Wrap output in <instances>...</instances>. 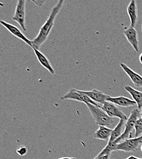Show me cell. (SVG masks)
I'll return each mask as SVG.
<instances>
[{
  "instance_id": "16",
  "label": "cell",
  "mask_w": 142,
  "mask_h": 159,
  "mask_svg": "<svg viewBox=\"0 0 142 159\" xmlns=\"http://www.w3.org/2000/svg\"><path fill=\"white\" fill-rule=\"evenodd\" d=\"M34 50V52L38 58V61L39 62V63L41 65L45 68L49 72H50V74H55V70L53 68V67L52 66V65L50 64V62H49V61L48 60V58L42 53L39 50H37L36 48H33Z\"/></svg>"
},
{
  "instance_id": "15",
  "label": "cell",
  "mask_w": 142,
  "mask_h": 159,
  "mask_svg": "<svg viewBox=\"0 0 142 159\" xmlns=\"http://www.w3.org/2000/svg\"><path fill=\"white\" fill-rule=\"evenodd\" d=\"M112 130H113L110 128L99 126V129L94 133L93 137L96 139H101L108 143L110 138Z\"/></svg>"
},
{
  "instance_id": "8",
  "label": "cell",
  "mask_w": 142,
  "mask_h": 159,
  "mask_svg": "<svg viewBox=\"0 0 142 159\" xmlns=\"http://www.w3.org/2000/svg\"><path fill=\"white\" fill-rule=\"evenodd\" d=\"M123 34L135 52H139L140 50L138 33L135 28L130 26L123 31Z\"/></svg>"
},
{
  "instance_id": "10",
  "label": "cell",
  "mask_w": 142,
  "mask_h": 159,
  "mask_svg": "<svg viewBox=\"0 0 142 159\" xmlns=\"http://www.w3.org/2000/svg\"><path fill=\"white\" fill-rule=\"evenodd\" d=\"M81 93L86 95L93 101L96 103H99L103 105L107 101L109 96L104 94L103 92L97 89H93L91 91H80Z\"/></svg>"
},
{
  "instance_id": "20",
  "label": "cell",
  "mask_w": 142,
  "mask_h": 159,
  "mask_svg": "<svg viewBox=\"0 0 142 159\" xmlns=\"http://www.w3.org/2000/svg\"><path fill=\"white\" fill-rule=\"evenodd\" d=\"M110 155H105L101 157H96L94 159H110Z\"/></svg>"
},
{
  "instance_id": "23",
  "label": "cell",
  "mask_w": 142,
  "mask_h": 159,
  "mask_svg": "<svg viewBox=\"0 0 142 159\" xmlns=\"http://www.w3.org/2000/svg\"><path fill=\"white\" fill-rule=\"evenodd\" d=\"M77 159L75 157H62V158H60V159Z\"/></svg>"
},
{
  "instance_id": "2",
  "label": "cell",
  "mask_w": 142,
  "mask_h": 159,
  "mask_svg": "<svg viewBox=\"0 0 142 159\" xmlns=\"http://www.w3.org/2000/svg\"><path fill=\"white\" fill-rule=\"evenodd\" d=\"M86 105L98 125L108 127L113 124L115 120L102 109L101 106H96L90 103H87Z\"/></svg>"
},
{
  "instance_id": "19",
  "label": "cell",
  "mask_w": 142,
  "mask_h": 159,
  "mask_svg": "<svg viewBox=\"0 0 142 159\" xmlns=\"http://www.w3.org/2000/svg\"><path fill=\"white\" fill-rule=\"evenodd\" d=\"M28 149L25 146H20L16 149V152L21 156H24L27 154Z\"/></svg>"
},
{
  "instance_id": "12",
  "label": "cell",
  "mask_w": 142,
  "mask_h": 159,
  "mask_svg": "<svg viewBox=\"0 0 142 159\" xmlns=\"http://www.w3.org/2000/svg\"><path fill=\"white\" fill-rule=\"evenodd\" d=\"M108 102H110L115 105H117L119 107H134L136 104L134 100H131L128 98H126L124 96H119V97H109L107 99Z\"/></svg>"
},
{
  "instance_id": "6",
  "label": "cell",
  "mask_w": 142,
  "mask_h": 159,
  "mask_svg": "<svg viewBox=\"0 0 142 159\" xmlns=\"http://www.w3.org/2000/svg\"><path fill=\"white\" fill-rule=\"evenodd\" d=\"M101 108L111 118H117L124 120V121L127 120V117L122 113L121 110L118 108L115 104L107 101L102 106Z\"/></svg>"
},
{
  "instance_id": "13",
  "label": "cell",
  "mask_w": 142,
  "mask_h": 159,
  "mask_svg": "<svg viewBox=\"0 0 142 159\" xmlns=\"http://www.w3.org/2000/svg\"><path fill=\"white\" fill-rule=\"evenodd\" d=\"M127 12L131 20V26L135 28L138 20V12L136 1L132 0L127 7Z\"/></svg>"
},
{
  "instance_id": "14",
  "label": "cell",
  "mask_w": 142,
  "mask_h": 159,
  "mask_svg": "<svg viewBox=\"0 0 142 159\" xmlns=\"http://www.w3.org/2000/svg\"><path fill=\"white\" fill-rule=\"evenodd\" d=\"M125 125V121L124 120L120 119L118 124L117 125V126L115 127V129L112 130L111 136L108 142L107 143V145L112 147L114 149V142L118 139L122 135V128Z\"/></svg>"
},
{
  "instance_id": "24",
  "label": "cell",
  "mask_w": 142,
  "mask_h": 159,
  "mask_svg": "<svg viewBox=\"0 0 142 159\" xmlns=\"http://www.w3.org/2000/svg\"><path fill=\"white\" fill-rule=\"evenodd\" d=\"M139 60H140V63L142 64V53L140 55V57H139Z\"/></svg>"
},
{
  "instance_id": "26",
  "label": "cell",
  "mask_w": 142,
  "mask_h": 159,
  "mask_svg": "<svg viewBox=\"0 0 142 159\" xmlns=\"http://www.w3.org/2000/svg\"><path fill=\"white\" fill-rule=\"evenodd\" d=\"M141 151H142V146H141Z\"/></svg>"
},
{
  "instance_id": "18",
  "label": "cell",
  "mask_w": 142,
  "mask_h": 159,
  "mask_svg": "<svg viewBox=\"0 0 142 159\" xmlns=\"http://www.w3.org/2000/svg\"><path fill=\"white\" fill-rule=\"evenodd\" d=\"M135 138H139L142 136V118H139L137 120L135 125Z\"/></svg>"
},
{
  "instance_id": "3",
  "label": "cell",
  "mask_w": 142,
  "mask_h": 159,
  "mask_svg": "<svg viewBox=\"0 0 142 159\" xmlns=\"http://www.w3.org/2000/svg\"><path fill=\"white\" fill-rule=\"evenodd\" d=\"M140 115V110L137 108H134L131 111L129 118H128L127 120L125 123L124 131L122 134L114 142L115 145L121 143L126 139H132L131 137H132V130L135 127V125L137 120L139 119V117Z\"/></svg>"
},
{
  "instance_id": "17",
  "label": "cell",
  "mask_w": 142,
  "mask_h": 159,
  "mask_svg": "<svg viewBox=\"0 0 142 159\" xmlns=\"http://www.w3.org/2000/svg\"><path fill=\"white\" fill-rule=\"evenodd\" d=\"M124 89L127 93H129L131 94L132 99L135 102L137 105V108L139 110H141L142 109V92L134 89L130 86H126Z\"/></svg>"
},
{
  "instance_id": "1",
  "label": "cell",
  "mask_w": 142,
  "mask_h": 159,
  "mask_svg": "<svg viewBox=\"0 0 142 159\" xmlns=\"http://www.w3.org/2000/svg\"><path fill=\"white\" fill-rule=\"evenodd\" d=\"M63 3L64 1L60 0L52 8L48 19L41 27L38 36L36 37V38L31 40L33 45L32 48H36L37 50H39L43 43L45 42L46 40L47 39L48 36H49L52 29L54 25L55 20L61 9Z\"/></svg>"
},
{
  "instance_id": "7",
  "label": "cell",
  "mask_w": 142,
  "mask_h": 159,
  "mask_svg": "<svg viewBox=\"0 0 142 159\" xmlns=\"http://www.w3.org/2000/svg\"><path fill=\"white\" fill-rule=\"evenodd\" d=\"M25 0H19L12 20L17 21L23 31H26L25 26Z\"/></svg>"
},
{
  "instance_id": "11",
  "label": "cell",
  "mask_w": 142,
  "mask_h": 159,
  "mask_svg": "<svg viewBox=\"0 0 142 159\" xmlns=\"http://www.w3.org/2000/svg\"><path fill=\"white\" fill-rule=\"evenodd\" d=\"M120 66L136 87L142 88V77L141 75L132 70L124 63H121Z\"/></svg>"
},
{
  "instance_id": "27",
  "label": "cell",
  "mask_w": 142,
  "mask_h": 159,
  "mask_svg": "<svg viewBox=\"0 0 142 159\" xmlns=\"http://www.w3.org/2000/svg\"></svg>"
},
{
  "instance_id": "25",
  "label": "cell",
  "mask_w": 142,
  "mask_h": 159,
  "mask_svg": "<svg viewBox=\"0 0 142 159\" xmlns=\"http://www.w3.org/2000/svg\"><path fill=\"white\" fill-rule=\"evenodd\" d=\"M140 113H141V116H142V109L141 110V112H140Z\"/></svg>"
},
{
  "instance_id": "4",
  "label": "cell",
  "mask_w": 142,
  "mask_h": 159,
  "mask_svg": "<svg viewBox=\"0 0 142 159\" xmlns=\"http://www.w3.org/2000/svg\"><path fill=\"white\" fill-rule=\"evenodd\" d=\"M142 145V136L139 138L126 139L117 144L114 146L113 151H121L126 152H135L140 145Z\"/></svg>"
},
{
  "instance_id": "22",
  "label": "cell",
  "mask_w": 142,
  "mask_h": 159,
  "mask_svg": "<svg viewBox=\"0 0 142 159\" xmlns=\"http://www.w3.org/2000/svg\"><path fill=\"white\" fill-rule=\"evenodd\" d=\"M126 159H142L141 158H139V157H135V156H131L127 158H126Z\"/></svg>"
},
{
  "instance_id": "9",
  "label": "cell",
  "mask_w": 142,
  "mask_h": 159,
  "mask_svg": "<svg viewBox=\"0 0 142 159\" xmlns=\"http://www.w3.org/2000/svg\"><path fill=\"white\" fill-rule=\"evenodd\" d=\"M0 23L3 26H4L9 32H10L12 35H14V36H16V38H19V39L23 40V42H25L27 45H28L29 46H30L31 48L33 47V45H32V42H31V40H30V39H28L21 31V30L17 28L16 27V26L12 25V24H10L9 23H7L5 21H3V20H0Z\"/></svg>"
},
{
  "instance_id": "21",
  "label": "cell",
  "mask_w": 142,
  "mask_h": 159,
  "mask_svg": "<svg viewBox=\"0 0 142 159\" xmlns=\"http://www.w3.org/2000/svg\"><path fill=\"white\" fill-rule=\"evenodd\" d=\"M33 2H34V3L36 4V5H38V6H39L42 5V4L44 3L45 1H33Z\"/></svg>"
},
{
  "instance_id": "5",
  "label": "cell",
  "mask_w": 142,
  "mask_h": 159,
  "mask_svg": "<svg viewBox=\"0 0 142 159\" xmlns=\"http://www.w3.org/2000/svg\"><path fill=\"white\" fill-rule=\"evenodd\" d=\"M61 99L74 100L83 102L85 104L90 103V104H93V105H94L96 106H99V105L97 103L93 101L86 95L81 93V92L80 91V90H77V89H73V88L71 89L68 93H67L65 95L62 96Z\"/></svg>"
}]
</instances>
